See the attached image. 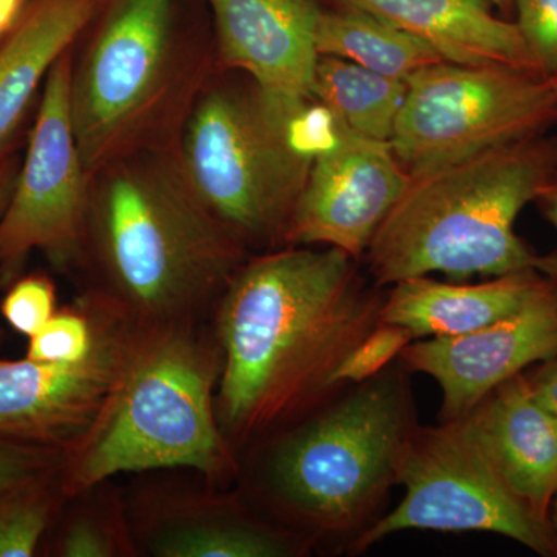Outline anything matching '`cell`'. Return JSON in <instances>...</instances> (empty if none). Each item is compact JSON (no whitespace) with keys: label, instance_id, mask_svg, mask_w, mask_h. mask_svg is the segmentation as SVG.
<instances>
[{"label":"cell","instance_id":"cell-1","mask_svg":"<svg viewBox=\"0 0 557 557\" xmlns=\"http://www.w3.org/2000/svg\"><path fill=\"white\" fill-rule=\"evenodd\" d=\"M333 247L247 259L214 306L215 408L234 449L259 445L341 387L336 372L380 324L386 292Z\"/></svg>","mask_w":557,"mask_h":557},{"label":"cell","instance_id":"cell-2","mask_svg":"<svg viewBox=\"0 0 557 557\" xmlns=\"http://www.w3.org/2000/svg\"><path fill=\"white\" fill-rule=\"evenodd\" d=\"M410 375L397 359L260 442L252 493L267 516L344 552L372 527L418 426Z\"/></svg>","mask_w":557,"mask_h":557},{"label":"cell","instance_id":"cell-3","mask_svg":"<svg viewBox=\"0 0 557 557\" xmlns=\"http://www.w3.org/2000/svg\"><path fill=\"white\" fill-rule=\"evenodd\" d=\"M557 175V135H534L409 175L370 242L368 276L380 288L445 274L454 282L536 269L557 274V251L539 255L515 226Z\"/></svg>","mask_w":557,"mask_h":557},{"label":"cell","instance_id":"cell-4","mask_svg":"<svg viewBox=\"0 0 557 557\" xmlns=\"http://www.w3.org/2000/svg\"><path fill=\"white\" fill-rule=\"evenodd\" d=\"M222 357L199 321L135 325L126 358L89 431L65 453V498L124 472L188 468L212 482L239 471L220 428Z\"/></svg>","mask_w":557,"mask_h":557},{"label":"cell","instance_id":"cell-5","mask_svg":"<svg viewBox=\"0 0 557 557\" xmlns=\"http://www.w3.org/2000/svg\"><path fill=\"white\" fill-rule=\"evenodd\" d=\"M101 171L87 242L104 295L137 324L199 321L247 260V247L209 214L178 161L119 159Z\"/></svg>","mask_w":557,"mask_h":557},{"label":"cell","instance_id":"cell-6","mask_svg":"<svg viewBox=\"0 0 557 557\" xmlns=\"http://www.w3.org/2000/svg\"><path fill=\"white\" fill-rule=\"evenodd\" d=\"M285 123L252 87L209 91L186 124L177 160L183 177L247 248L285 244L313 166L289 145Z\"/></svg>","mask_w":557,"mask_h":557},{"label":"cell","instance_id":"cell-7","mask_svg":"<svg viewBox=\"0 0 557 557\" xmlns=\"http://www.w3.org/2000/svg\"><path fill=\"white\" fill-rule=\"evenodd\" d=\"M406 86L388 143L409 175L545 134L557 124L552 81L541 73L443 61L413 73Z\"/></svg>","mask_w":557,"mask_h":557},{"label":"cell","instance_id":"cell-8","mask_svg":"<svg viewBox=\"0 0 557 557\" xmlns=\"http://www.w3.org/2000/svg\"><path fill=\"white\" fill-rule=\"evenodd\" d=\"M405 497L348 545L362 555L408 530L480 531L512 539L539 556L557 557V534L498 478L478 446L453 423L418 424L399 471Z\"/></svg>","mask_w":557,"mask_h":557},{"label":"cell","instance_id":"cell-9","mask_svg":"<svg viewBox=\"0 0 557 557\" xmlns=\"http://www.w3.org/2000/svg\"><path fill=\"white\" fill-rule=\"evenodd\" d=\"M174 0H115L86 58L73 67L70 110L91 175L123 157L166 89Z\"/></svg>","mask_w":557,"mask_h":557},{"label":"cell","instance_id":"cell-10","mask_svg":"<svg viewBox=\"0 0 557 557\" xmlns=\"http://www.w3.org/2000/svg\"><path fill=\"white\" fill-rule=\"evenodd\" d=\"M72 50L54 62L24 164L9 203L0 214V285L21 277L33 251L42 252L57 269L83 258L94 189L73 131L70 110Z\"/></svg>","mask_w":557,"mask_h":557},{"label":"cell","instance_id":"cell-11","mask_svg":"<svg viewBox=\"0 0 557 557\" xmlns=\"http://www.w3.org/2000/svg\"><path fill=\"white\" fill-rule=\"evenodd\" d=\"M94 296L97 336L89 357L70 364L0 359V438L67 453L89 431L137 325L104 293Z\"/></svg>","mask_w":557,"mask_h":557},{"label":"cell","instance_id":"cell-12","mask_svg":"<svg viewBox=\"0 0 557 557\" xmlns=\"http://www.w3.org/2000/svg\"><path fill=\"white\" fill-rule=\"evenodd\" d=\"M409 182L391 143L341 127L338 143L313 161L284 247H333L362 260Z\"/></svg>","mask_w":557,"mask_h":557},{"label":"cell","instance_id":"cell-13","mask_svg":"<svg viewBox=\"0 0 557 557\" xmlns=\"http://www.w3.org/2000/svg\"><path fill=\"white\" fill-rule=\"evenodd\" d=\"M557 357V278L512 317L460 336L416 339L398 361L442 391L440 423L458 420L502 383Z\"/></svg>","mask_w":557,"mask_h":557},{"label":"cell","instance_id":"cell-14","mask_svg":"<svg viewBox=\"0 0 557 557\" xmlns=\"http://www.w3.org/2000/svg\"><path fill=\"white\" fill-rule=\"evenodd\" d=\"M219 53L251 76L265 104L288 120L314 101L319 53L314 0H208Z\"/></svg>","mask_w":557,"mask_h":557},{"label":"cell","instance_id":"cell-15","mask_svg":"<svg viewBox=\"0 0 557 557\" xmlns=\"http://www.w3.org/2000/svg\"><path fill=\"white\" fill-rule=\"evenodd\" d=\"M448 423L478 446L516 496L549 519L557 493V416L534 397L525 372Z\"/></svg>","mask_w":557,"mask_h":557},{"label":"cell","instance_id":"cell-16","mask_svg":"<svg viewBox=\"0 0 557 557\" xmlns=\"http://www.w3.org/2000/svg\"><path fill=\"white\" fill-rule=\"evenodd\" d=\"M555 278L557 274L536 269L487 277L479 284L405 278L384 296L380 322L403 325L416 339L468 335L518 313Z\"/></svg>","mask_w":557,"mask_h":557},{"label":"cell","instance_id":"cell-17","mask_svg":"<svg viewBox=\"0 0 557 557\" xmlns=\"http://www.w3.org/2000/svg\"><path fill=\"white\" fill-rule=\"evenodd\" d=\"M391 22L465 65H508L542 73L516 22L498 17L487 0H339Z\"/></svg>","mask_w":557,"mask_h":557},{"label":"cell","instance_id":"cell-18","mask_svg":"<svg viewBox=\"0 0 557 557\" xmlns=\"http://www.w3.org/2000/svg\"><path fill=\"white\" fill-rule=\"evenodd\" d=\"M106 0H35L0 44V159L20 129L54 62L97 16Z\"/></svg>","mask_w":557,"mask_h":557},{"label":"cell","instance_id":"cell-19","mask_svg":"<svg viewBox=\"0 0 557 557\" xmlns=\"http://www.w3.org/2000/svg\"><path fill=\"white\" fill-rule=\"evenodd\" d=\"M313 542L237 500L193 504L168 512L149 534L159 557H295Z\"/></svg>","mask_w":557,"mask_h":557},{"label":"cell","instance_id":"cell-20","mask_svg":"<svg viewBox=\"0 0 557 557\" xmlns=\"http://www.w3.org/2000/svg\"><path fill=\"white\" fill-rule=\"evenodd\" d=\"M317 49L319 57L341 58L387 78L401 81L445 61L423 40L375 14L348 5L339 10H321Z\"/></svg>","mask_w":557,"mask_h":557},{"label":"cell","instance_id":"cell-21","mask_svg":"<svg viewBox=\"0 0 557 557\" xmlns=\"http://www.w3.org/2000/svg\"><path fill=\"white\" fill-rule=\"evenodd\" d=\"M406 90V81L341 58L319 57L314 100L333 113L341 127L359 137L391 141Z\"/></svg>","mask_w":557,"mask_h":557},{"label":"cell","instance_id":"cell-22","mask_svg":"<svg viewBox=\"0 0 557 557\" xmlns=\"http://www.w3.org/2000/svg\"><path fill=\"white\" fill-rule=\"evenodd\" d=\"M60 471L22 483L0 496V557L36 555L61 498H65Z\"/></svg>","mask_w":557,"mask_h":557},{"label":"cell","instance_id":"cell-23","mask_svg":"<svg viewBox=\"0 0 557 557\" xmlns=\"http://www.w3.org/2000/svg\"><path fill=\"white\" fill-rule=\"evenodd\" d=\"M97 336L94 293L58 310L28 341L27 358L40 362L70 364L89 357Z\"/></svg>","mask_w":557,"mask_h":557},{"label":"cell","instance_id":"cell-24","mask_svg":"<svg viewBox=\"0 0 557 557\" xmlns=\"http://www.w3.org/2000/svg\"><path fill=\"white\" fill-rule=\"evenodd\" d=\"M131 552L120 520L97 511H83L65 523L57 542L62 557H115Z\"/></svg>","mask_w":557,"mask_h":557},{"label":"cell","instance_id":"cell-25","mask_svg":"<svg viewBox=\"0 0 557 557\" xmlns=\"http://www.w3.org/2000/svg\"><path fill=\"white\" fill-rule=\"evenodd\" d=\"M412 341H416V336L409 329L380 322L341 364L335 376L336 384L346 386L379 375L392 362L397 361L403 348Z\"/></svg>","mask_w":557,"mask_h":557},{"label":"cell","instance_id":"cell-26","mask_svg":"<svg viewBox=\"0 0 557 557\" xmlns=\"http://www.w3.org/2000/svg\"><path fill=\"white\" fill-rule=\"evenodd\" d=\"M57 287L51 278L32 274L10 285L0 302V313L14 332L30 338L57 313Z\"/></svg>","mask_w":557,"mask_h":557},{"label":"cell","instance_id":"cell-27","mask_svg":"<svg viewBox=\"0 0 557 557\" xmlns=\"http://www.w3.org/2000/svg\"><path fill=\"white\" fill-rule=\"evenodd\" d=\"M516 25L545 76L557 72V0H515Z\"/></svg>","mask_w":557,"mask_h":557},{"label":"cell","instance_id":"cell-28","mask_svg":"<svg viewBox=\"0 0 557 557\" xmlns=\"http://www.w3.org/2000/svg\"><path fill=\"white\" fill-rule=\"evenodd\" d=\"M65 450L0 438V496L22 483L60 471Z\"/></svg>","mask_w":557,"mask_h":557},{"label":"cell","instance_id":"cell-29","mask_svg":"<svg viewBox=\"0 0 557 557\" xmlns=\"http://www.w3.org/2000/svg\"><path fill=\"white\" fill-rule=\"evenodd\" d=\"M525 376L537 401L557 416V357L525 370Z\"/></svg>","mask_w":557,"mask_h":557},{"label":"cell","instance_id":"cell-30","mask_svg":"<svg viewBox=\"0 0 557 557\" xmlns=\"http://www.w3.org/2000/svg\"><path fill=\"white\" fill-rule=\"evenodd\" d=\"M33 2L35 0H0V44L21 24Z\"/></svg>","mask_w":557,"mask_h":557},{"label":"cell","instance_id":"cell-31","mask_svg":"<svg viewBox=\"0 0 557 557\" xmlns=\"http://www.w3.org/2000/svg\"><path fill=\"white\" fill-rule=\"evenodd\" d=\"M17 172L20 170H17L16 161L9 159V157L0 159V214L9 203L14 183H16Z\"/></svg>","mask_w":557,"mask_h":557},{"label":"cell","instance_id":"cell-32","mask_svg":"<svg viewBox=\"0 0 557 557\" xmlns=\"http://www.w3.org/2000/svg\"><path fill=\"white\" fill-rule=\"evenodd\" d=\"M542 218L557 231V175L534 201Z\"/></svg>","mask_w":557,"mask_h":557},{"label":"cell","instance_id":"cell-33","mask_svg":"<svg viewBox=\"0 0 557 557\" xmlns=\"http://www.w3.org/2000/svg\"><path fill=\"white\" fill-rule=\"evenodd\" d=\"M493 7H497L502 13L509 14L515 10V0H487Z\"/></svg>","mask_w":557,"mask_h":557},{"label":"cell","instance_id":"cell-34","mask_svg":"<svg viewBox=\"0 0 557 557\" xmlns=\"http://www.w3.org/2000/svg\"><path fill=\"white\" fill-rule=\"evenodd\" d=\"M549 522H552L553 528H555L557 534V493L555 498H553L552 507H549Z\"/></svg>","mask_w":557,"mask_h":557},{"label":"cell","instance_id":"cell-35","mask_svg":"<svg viewBox=\"0 0 557 557\" xmlns=\"http://www.w3.org/2000/svg\"><path fill=\"white\" fill-rule=\"evenodd\" d=\"M549 81H552L553 91H555V101H556V109H557V72L553 73L552 76H548Z\"/></svg>","mask_w":557,"mask_h":557}]
</instances>
